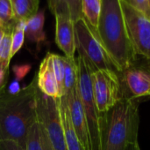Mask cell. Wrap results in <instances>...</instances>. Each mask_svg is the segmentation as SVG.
<instances>
[{"mask_svg":"<svg viewBox=\"0 0 150 150\" xmlns=\"http://www.w3.org/2000/svg\"><path fill=\"white\" fill-rule=\"evenodd\" d=\"M45 10L39 11L33 17L25 22V37L31 42L40 44L46 40L44 31Z\"/></svg>","mask_w":150,"mask_h":150,"instance_id":"14","label":"cell"},{"mask_svg":"<svg viewBox=\"0 0 150 150\" xmlns=\"http://www.w3.org/2000/svg\"><path fill=\"white\" fill-rule=\"evenodd\" d=\"M52 60H53V68L54 72V75L59 86L61 95H64V64H63V57L53 54L52 53Z\"/></svg>","mask_w":150,"mask_h":150,"instance_id":"21","label":"cell"},{"mask_svg":"<svg viewBox=\"0 0 150 150\" xmlns=\"http://www.w3.org/2000/svg\"><path fill=\"white\" fill-rule=\"evenodd\" d=\"M59 109H60V115L62 118V127L64 131V137H65L67 149L83 150V146L74 129L67 98L65 95H62V97L59 98Z\"/></svg>","mask_w":150,"mask_h":150,"instance_id":"13","label":"cell"},{"mask_svg":"<svg viewBox=\"0 0 150 150\" xmlns=\"http://www.w3.org/2000/svg\"><path fill=\"white\" fill-rule=\"evenodd\" d=\"M54 14L55 16V42L65 57L75 58L76 49L74 21L68 5L63 1L58 0Z\"/></svg>","mask_w":150,"mask_h":150,"instance_id":"10","label":"cell"},{"mask_svg":"<svg viewBox=\"0 0 150 150\" xmlns=\"http://www.w3.org/2000/svg\"><path fill=\"white\" fill-rule=\"evenodd\" d=\"M64 95L69 94L77 85V65L76 58L63 57Z\"/></svg>","mask_w":150,"mask_h":150,"instance_id":"17","label":"cell"},{"mask_svg":"<svg viewBox=\"0 0 150 150\" xmlns=\"http://www.w3.org/2000/svg\"><path fill=\"white\" fill-rule=\"evenodd\" d=\"M101 0H82V14L88 25L96 31L101 13Z\"/></svg>","mask_w":150,"mask_h":150,"instance_id":"16","label":"cell"},{"mask_svg":"<svg viewBox=\"0 0 150 150\" xmlns=\"http://www.w3.org/2000/svg\"><path fill=\"white\" fill-rule=\"evenodd\" d=\"M76 49L90 65L93 72L109 70L120 72L102 45L94 30L83 18L74 22Z\"/></svg>","mask_w":150,"mask_h":150,"instance_id":"5","label":"cell"},{"mask_svg":"<svg viewBox=\"0 0 150 150\" xmlns=\"http://www.w3.org/2000/svg\"><path fill=\"white\" fill-rule=\"evenodd\" d=\"M139 120L136 99L124 96L105 115L102 150H127L138 141Z\"/></svg>","mask_w":150,"mask_h":150,"instance_id":"3","label":"cell"},{"mask_svg":"<svg viewBox=\"0 0 150 150\" xmlns=\"http://www.w3.org/2000/svg\"><path fill=\"white\" fill-rule=\"evenodd\" d=\"M0 27H2V25H1V22H0Z\"/></svg>","mask_w":150,"mask_h":150,"instance_id":"34","label":"cell"},{"mask_svg":"<svg viewBox=\"0 0 150 150\" xmlns=\"http://www.w3.org/2000/svg\"><path fill=\"white\" fill-rule=\"evenodd\" d=\"M101 1V13L94 32L118 70L122 72L134 63L138 55L127 32L121 0Z\"/></svg>","mask_w":150,"mask_h":150,"instance_id":"2","label":"cell"},{"mask_svg":"<svg viewBox=\"0 0 150 150\" xmlns=\"http://www.w3.org/2000/svg\"><path fill=\"white\" fill-rule=\"evenodd\" d=\"M37 80L17 95L0 93V141H12L25 149L30 128L38 122Z\"/></svg>","mask_w":150,"mask_h":150,"instance_id":"1","label":"cell"},{"mask_svg":"<svg viewBox=\"0 0 150 150\" xmlns=\"http://www.w3.org/2000/svg\"><path fill=\"white\" fill-rule=\"evenodd\" d=\"M36 80L38 88L46 95L53 98L62 97L53 68L52 53H47L40 63Z\"/></svg>","mask_w":150,"mask_h":150,"instance_id":"12","label":"cell"},{"mask_svg":"<svg viewBox=\"0 0 150 150\" xmlns=\"http://www.w3.org/2000/svg\"><path fill=\"white\" fill-rule=\"evenodd\" d=\"M147 1H148V6H149V10L150 12V0H147Z\"/></svg>","mask_w":150,"mask_h":150,"instance_id":"33","label":"cell"},{"mask_svg":"<svg viewBox=\"0 0 150 150\" xmlns=\"http://www.w3.org/2000/svg\"><path fill=\"white\" fill-rule=\"evenodd\" d=\"M69 7L72 20L75 22L83 18L82 14V0H62Z\"/></svg>","mask_w":150,"mask_h":150,"instance_id":"23","label":"cell"},{"mask_svg":"<svg viewBox=\"0 0 150 150\" xmlns=\"http://www.w3.org/2000/svg\"><path fill=\"white\" fill-rule=\"evenodd\" d=\"M21 88H20V84H19V81L17 80H13L8 86L7 88V93L10 94V95H17L18 94L20 91H21Z\"/></svg>","mask_w":150,"mask_h":150,"instance_id":"28","label":"cell"},{"mask_svg":"<svg viewBox=\"0 0 150 150\" xmlns=\"http://www.w3.org/2000/svg\"><path fill=\"white\" fill-rule=\"evenodd\" d=\"M5 73H6V72H4V71L0 70V87L2 86V84H3V82H4V80Z\"/></svg>","mask_w":150,"mask_h":150,"instance_id":"31","label":"cell"},{"mask_svg":"<svg viewBox=\"0 0 150 150\" xmlns=\"http://www.w3.org/2000/svg\"><path fill=\"white\" fill-rule=\"evenodd\" d=\"M65 96L67 98L74 129L83 146V150H91V143L88 130V125L78 93L77 85L69 94L66 95Z\"/></svg>","mask_w":150,"mask_h":150,"instance_id":"11","label":"cell"},{"mask_svg":"<svg viewBox=\"0 0 150 150\" xmlns=\"http://www.w3.org/2000/svg\"><path fill=\"white\" fill-rule=\"evenodd\" d=\"M92 87L98 111L105 115L124 96L120 72L100 70L92 73Z\"/></svg>","mask_w":150,"mask_h":150,"instance_id":"7","label":"cell"},{"mask_svg":"<svg viewBox=\"0 0 150 150\" xmlns=\"http://www.w3.org/2000/svg\"><path fill=\"white\" fill-rule=\"evenodd\" d=\"M77 65V89L86 118L91 138V150H102V138L105 115L97 107L92 87L94 72L88 62L81 56L76 59Z\"/></svg>","mask_w":150,"mask_h":150,"instance_id":"4","label":"cell"},{"mask_svg":"<svg viewBox=\"0 0 150 150\" xmlns=\"http://www.w3.org/2000/svg\"><path fill=\"white\" fill-rule=\"evenodd\" d=\"M0 150H25L12 141H0Z\"/></svg>","mask_w":150,"mask_h":150,"instance_id":"26","label":"cell"},{"mask_svg":"<svg viewBox=\"0 0 150 150\" xmlns=\"http://www.w3.org/2000/svg\"><path fill=\"white\" fill-rule=\"evenodd\" d=\"M57 2L58 0H48V7L51 11V12L54 14V11H55V7H56V4H57Z\"/></svg>","mask_w":150,"mask_h":150,"instance_id":"29","label":"cell"},{"mask_svg":"<svg viewBox=\"0 0 150 150\" xmlns=\"http://www.w3.org/2000/svg\"><path fill=\"white\" fill-rule=\"evenodd\" d=\"M11 32L5 31L0 42V70L8 72L10 61L11 59Z\"/></svg>","mask_w":150,"mask_h":150,"instance_id":"19","label":"cell"},{"mask_svg":"<svg viewBox=\"0 0 150 150\" xmlns=\"http://www.w3.org/2000/svg\"><path fill=\"white\" fill-rule=\"evenodd\" d=\"M16 21L25 22L39 11L40 0H10Z\"/></svg>","mask_w":150,"mask_h":150,"instance_id":"15","label":"cell"},{"mask_svg":"<svg viewBox=\"0 0 150 150\" xmlns=\"http://www.w3.org/2000/svg\"><path fill=\"white\" fill-rule=\"evenodd\" d=\"M0 22L5 31H12L17 23L10 0H0Z\"/></svg>","mask_w":150,"mask_h":150,"instance_id":"18","label":"cell"},{"mask_svg":"<svg viewBox=\"0 0 150 150\" xmlns=\"http://www.w3.org/2000/svg\"><path fill=\"white\" fill-rule=\"evenodd\" d=\"M39 123V122H38ZM39 126H40V141H41V145H42V149L43 150H54L45 130L43 129V127L40 125L39 123Z\"/></svg>","mask_w":150,"mask_h":150,"instance_id":"27","label":"cell"},{"mask_svg":"<svg viewBox=\"0 0 150 150\" xmlns=\"http://www.w3.org/2000/svg\"><path fill=\"white\" fill-rule=\"evenodd\" d=\"M4 33H5V30H4L2 27H0V42H1L2 39H3V37H4Z\"/></svg>","mask_w":150,"mask_h":150,"instance_id":"32","label":"cell"},{"mask_svg":"<svg viewBox=\"0 0 150 150\" xmlns=\"http://www.w3.org/2000/svg\"><path fill=\"white\" fill-rule=\"evenodd\" d=\"M125 96H150V59L137 56L134 63L120 72Z\"/></svg>","mask_w":150,"mask_h":150,"instance_id":"9","label":"cell"},{"mask_svg":"<svg viewBox=\"0 0 150 150\" xmlns=\"http://www.w3.org/2000/svg\"><path fill=\"white\" fill-rule=\"evenodd\" d=\"M127 150H141V149H140V145H139L138 141H136V142L131 144V145L127 148Z\"/></svg>","mask_w":150,"mask_h":150,"instance_id":"30","label":"cell"},{"mask_svg":"<svg viewBox=\"0 0 150 150\" xmlns=\"http://www.w3.org/2000/svg\"><path fill=\"white\" fill-rule=\"evenodd\" d=\"M38 122L45 130L54 150H68L59 109V98H53L36 90Z\"/></svg>","mask_w":150,"mask_h":150,"instance_id":"6","label":"cell"},{"mask_svg":"<svg viewBox=\"0 0 150 150\" xmlns=\"http://www.w3.org/2000/svg\"><path fill=\"white\" fill-rule=\"evenodd\" d=\"M126 3L129 4L133 7L138 9L142 12H143L147 17L150 19V12L148 6V1L147 0H123Z\"/></svg>","mask_w":150,"mask_h":150,"instance_id":"24","label":"cell"},{"mask_svg":"<svg viewBox=\"0 0 150 150\" xmlns=\"http://www.w3.org/2000/svg\"><path fill=\"white\" fill-rule=\"evenodd\" d=\"M25 38V22L18 21L11 32V58L22 48Z\"/></svg>","mask_w":150,"mask_h":150,"instance_id":"20","label":"cell"},{"mask_svg":"<svg viewBox=\"0 0 150 150\" xmlns=\"http://www.w3.org/2000/svg\"><path fill=\"white\" fill-rule=\"evenodd\" d=\"M25 150H43L40 141V126L38 122H36L28 132Z\"/></svg>","mask_w":150,"mask_h":150,"instance_id":"22","label":"cell"},{"mask_svg":"<svg viewBox=\"0 0 150 150\" xmlns=\"http://www.w3.org/2000/svg\"><path fill=\"white\" fill-rule=\"evenodd\" d=\"M121 6L135 53L150 59V19L123 0H121Z\"/></svg>","mask_w":150,"mask_h":150,"instance_id":"8","label":"cell"},{"mask_svg":"<svg viewBox=\"0 0 150 150\" xmlns=\"http://www.w3.org/2000/svg\"><path fill=\"white\" fill-rule=\"evenodd\" d=\"M31 69L30 65H15L13 66V72L15 75V80L20 81L22 79H24L26 74L29 72Z\"/></svg>","mask_w":150,"mask_h":150,"instance_id":"25","label":"cell"}]
</instances>
